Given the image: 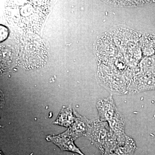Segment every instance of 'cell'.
I'll return each instance as SVG.
<instances>
[{
  "label": "cell",
  "mask_w": 155,
  "mask_h": 155,
  "mask_svg": "<svg viewBox=\"0 0 155 155\" xmlns=\"http://www.w3.org/2000/svg\"><path fill=\"white\" fill-rule=\"evenodd\" d=\"M50 8V1H7L4 14L17 30L35 33L40 30Z\"/></svg>",
  "instance_id": "obj_1"
},
{
  "label": "cell",
  "mask_w": 155,
  "mask_h": 155,
  "mask_svg": "<svg viewBox=\"0 0 155 155\" xmlns=\"http://www.w3.org/2000/svg\"><path fill=\"white\" fill-rule=\"evenodd\" d=\"M87 137L101 151L103 155H108L113 152L125 140L117 136L107 122L100 120L90 121Z\"/></svg>",
  "instance_id": "obj_2"
},
{
  "label": "cell",
  "mask_w": 155,
  "mask_h": 155,
  "mask_svg": "<svg viewBox=\"0 0 155 155\" xmlns=\"http://www.w3.org/2000/svg\"><path fill=\"white\" fill-rule=\"evenodd\" d=\"M99 120L108 122L119 116V113L111 97L100 100L97 104Z\"/></svg>",
  "instance_id": "obj_3"
},
{
  "label": "cell",
  "mask_w": 155,
  "mask_h": 155,
  "mask_svg": "<svg viewBox=\"0 0 155 155\" xmlns=\"http://www.w3.org/2000/svg\"><path fill=\"white\" fill-rule=\"evenodd\" d=\"M46 139L53 143L62 151L75 153L80 155H85L74 143V140L69 136L67 131L57 135H49Z\"/></svg>",
  "instance_id": "obj_4"
},
{
  "label": "cell",
  "mask_w": 155,
  "mask_h": 155,
  "mask_svg": "<svg viewBox=\"0 0 155 155\" xmlns=\"http://www.w3.org/2000/svg\"><path fill=\"white\" fill-rule=\"evenodd\" d=\"M75 121L66 131L70 137L75 141L82 136H87L88 134L90 120L81 116L74 111Z\"/></svg>",
  "instance_id": "obj_5"
},
{
  "label": "cell",
  "mask_w": 155,
  "mask_h": 155,
  "mask_svg": "<svg viewBox=\"0 0 155 155\" xmlns=\"http://www.w3.org/2000/svg\"><path fill=\"white\" fill-rule=\"evenodd\" d=\"M74 111L71 106L61 109L59 115L54 122L55 125L69 127L75 121Z\"/></svg>",
  "instance_id": "obj_6"
},
{
  "label": "cell",
  "mask_w": 155,
  "mask_h": 155,
  "mask_svg": "<svg viewBox=\"0 0 155 155\" xmlns=\"http://www.w3.org/2000/svg\"><path fill=\"white\" fill-rule=\"evenodd\" d=\"M136 149L135 142L127 137L125 141L117 147L112 153L115 155H133Z\"/></svg>",
  "instance_id": "obj_7"
},
{
  "label": "cell",
  "mask_w": 155,
  "mask_h": 155,
  "mask_svg": "<svg viewBox=\"0 0 155 155\" xmlns=\"http://www.w3.org/2000/svg\"><path fill=\"white\" fill-rule=\"evenodd\" d=\"M108 155H114V153H110Z\"/></svg>",
  "instance_id": "obj_8"
}]
</instances>
